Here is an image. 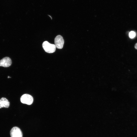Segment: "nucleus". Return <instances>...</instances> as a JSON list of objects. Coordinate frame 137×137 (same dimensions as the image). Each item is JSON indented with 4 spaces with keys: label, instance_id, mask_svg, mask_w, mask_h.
I'll return each instance as SVG.
<instances>
[{
    "label": "nucleus",
    "instance_id": "obj_1",
    "mask_svg": "<svg viewBox=\"0 0 137 137\" xmlns=\"http://www.w3.org/2000/svg\"><path fill=\"white\" fill-rule=\"evenodd\" d=\"M42 45L43 49L47 53H52L56 50V47L55 45L50 44L47 41H44Z\"/></svg>",
    "mask_w": 137,
    "mask_h": 137
},
{
    "label": "nucleus",
    "instance_id": "obj_2",
    "mask_svg": "<svg viewBox=\"0 0 137 137\" xmlns=\"http://www.w3.org/2000/svg\"><path fill=\"white\" fill-rule=\"evenodd\" d=\"M20 100L22 103L30 105L32 104L33 101V98L31 95L27 94L23 95L21 97Z\"/></svg>",
    "mask_w": 137,
    "mask_h": 137
},
{
    "label": "nucleus",
    "instance_id": "obj_3",
    "mask_svg": "<svg viewBox=\"0 0 137 137\" xmlns=\"http://www.w3.org/2000/svg\"><path fill=\"white\" fill-rule=\"evenodd\" d=\"M54 43L56 47L59 49H62L64 43L62 36L60 35L57 36L55 39Z\"/></svg>",
    "mask_w": 137,
    "mask_h": 137
},
{
    "label": "nucleus",
    "instance_id": "obj_4",
    "mask_svg": "<svg viewBox=\"0 0 137 137\" xmlns=\"http://www.w3.org/2000/svg\"><path fill=\"white\" fill-rule=\"evenodd\" d=\"M11 137H23V134L20 129L17 127H13L10 131Z\"/></svg>",
    "mask_w": 137,
    "mask_h": 137
},
{
    "label": "nucleus",
    "instance_id": "obj_5",
    "mask_svg": "<svg viewBox=\"0 0 137 137\" xmlns=\"http://www.w3.org/2000/svg\"><path fill=\"white\" fill-rule=\"evenodd\" d=\"M11 64V60L8 57H4L0 60V66L8 67L10 66Z\"/></svg>",
    "mask_w": 137,
    "mask_h": 137
},
{
    "label": "nucleus",
    "instance_id": "obj_6",
    "mask_svg": "<svg viewBox=\"0 0 137 137\" xmlns=\"http://www.w3.org/2000/svg\"><path fill=\"white\" fill-rule=\"evenodd\" d=\"M10 105V102L6 98L2 97L0 99V109L4 107L8 108Z\"/></svg>",
    "mask_w": 137,
    "mask_h": 137
},
{
    "label": "nucleus",
    "instance_id": "obj_7",
    "mask_svg": "<svg viewBox=\"0 0 137 137\" xmlns=\"http://www.w3.org/2000/svg\"><path fill=\"white\" fill-rule=\"evenodd\" d=\"M136 35V33L134 31H131L129 33V36L130 38L132 39L135 37Z\"/></svg>",
    "mask_w": 137,
    "mask_h": 137
},
{
    "label": "nucleus",
    "instance_id": "obj_8",
    "mask_svg": "<svg viewBox=\"0 0 137 137\" xmlns=\"http://www.w3.org/2000/svg\"><path fill=\"white\" fill-rule=\"evenodd\" d=\"M134 47L136 49H137V43H136L135 44Z\"/></svg>",
    "mask_w": 137,
    "mask_h": 137
},
{
    "label": "nucleus",
    "instance_id": "obj_9",
    "mask_svg": "<svg viewBox=\"0 0 137 137\" xmlns=\"http://www.w3.org/2000/svg\"><path fill=\"white\" fill-rule=\"evenodd\" d=\"M8 78H11V77H9V76H8Z\"/></svg>",
    "mask_w": 137,
    "mask_h": 137
}]
</instances>
